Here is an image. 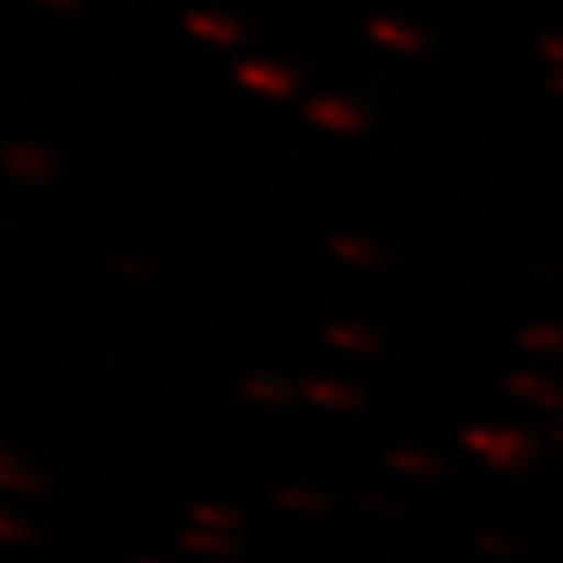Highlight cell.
I'll list each match as a JSON object with an SVG mask.
<instances>
[{"label": "cell", "instance_id": "7a4b0ae2", "mask_svg": "<svg viewBox=\"0 0 563 563\" xmlns=\"http://www.w3.org/2000/svg\"><path fill=\"white\" fill-rule=\"evenodd\" d=\"M34 4H42V9H59V13L76 9V0H34Z\"/></svg>", "mask_w": 563, "mask_h": 563}, {"label": "cell", "instance_id": "6da1fadb", "mask_svg": "<svg viewBox=\"0 0 563 563\" xmlns=\"http://www.w3.org/2000/svg\"><path fill=\"white\" fill-rule=\"evenodd\" d=\"M188 30L197 34V38H209V42H234L239 38V30L222 18H209V13H192L188 18Z\"/></svg>", "mask_w": 563, "mask_h": 563}]
</instances>
